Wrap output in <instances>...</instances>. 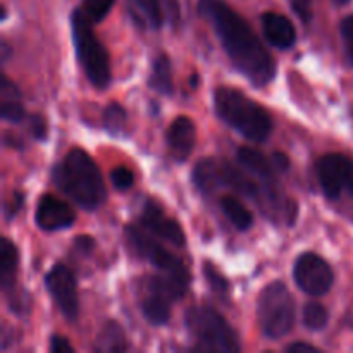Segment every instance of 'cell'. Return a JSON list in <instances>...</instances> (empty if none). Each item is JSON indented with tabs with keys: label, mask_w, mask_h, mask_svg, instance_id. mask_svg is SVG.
I'll use <instances>...</instances> for the list:
<instances>
[{
	"label": "cell",
	"mask_w": 353,
	"mask_h": 353,
	"mask_svg": "<svg viewBox=\"0 0 353 353\" xmlns=\"http://www.w3.org/2000/svg\"><path fill=\"white\" fill-rule=\"evenodd\" d=\"M199 12L212 26L240 74L254 86H265L276 78L278 65L250 24L224 0H199Z\"/></svg>",
	"instance_id": "obj_1"
},
{
	"label": "cell",
	"mask_w": 353,
	"mask_h": 353,
	"mask_svg": "<svg viewBox=\"0 0 353 353\" xmlns=\"http://www.w3.org/2000/svg\"><path fill=\"white\" fill-rule=\"evenodd\" d=\"M52 179L64 195L85 210H97L107 199L105 183L99 165L83 148H71L54 165Z\"/></svg>",
	"instance_id": "obj_2"
},
{
	"label": "cell",
	"mask_w": 353,
	"mask_h": 353,
	"mask_svg": "<svg viewBox=\"0 0 353 353\" xmlns=\"http://www.w3.org/2000/svg\"><path fill=\"white\" fill-rule=\"evenodd\" d=\"M214 109L223 123L254 143H264L274 130L269 110L236 88H217L214 92Z\"/></svg>",
	"instance_id": "obj_3"
},
{
	"label": "cell",
	"mask_w": 353,
	"mask_h": 353,
	"mask_svg": "<svg viewBox=\"0 0 353 353\" xmlns=\"http://www.w3.org/2000/svg\"><path fill=\"white\" fill-rule=\"evenodd\" d=\"M193 185L196 190L205 195H212L217 190H233L241 196L252 200H265L268 203L276 205L279 202V195L269 192L264 183L252 176L247 169H238L228 161L217 159H202L196 162L192 172Z\"/></svg>",
	"instance_id": "obj_4"
},
{
	"label": "cell",
	"mask_w": 353,
	"mask_h": 353,
	"mask_svg": "<svg viewBox=\"0 0 353 353\" xmlns=\"http://www.w3.org/2000/svg\"><path fill=\"white\" fill-rule=\"evenodd\" d=\"M71 23V37L74 45L76 57L85 71L86 78L95 88L105 90L110 85V57L107 48L95 34L92 21L83 9H74L69 17Z\"/></svg>",
	"instance_id": "obj_5"
},
{
	"label": "cell",
	"mask_w": 353,
	"mask_h": 353,
	"mask_svg": "<svg viewBox=\"0 0 353 353\" xmlns=\"http://www.w3.org/2000/svg\"><path fill=\"white\" fill-rule=\"evenodd\" d=\"M185 324L196 348L205 352H240V341L223 314L210 305H195L186 312Z\"/></svg>",
	"instance_id": "obj_6"
},
{
	"label": "cell",
	"mask_w": 353,
	"mask_h": 353,
	"mask_svg": "<svg viewBox=\"0 0 353 353\" xmlns=\"http://www.w3.org/2000/svg\"><path fill=\"white\" fill-rule=\"evenodd\" d=\"M295 299L285 283L272 281L261 292L257 300V319L262 334L269 340H279L293 330Z\"/></svg>",
	"instance_id": "obj_7"
},
{
	"label": "cell",
	"mask_w": 353,
	"mask_h": 353,
	"mask_svg": "<svg viewBox=\"0 0 353 353\" xmlns=\"http://www.w3.org/2000/svg\"><path fill=\"white\" fill-rule=\"evenodd\" d=\"M317 179L324 195L340 200L343 193L353 196V159L345 154H327L316 164Z\"/></svg>",
	"instance_id": "obj_8"
},
{
	"label": "cell",
	"mask_w": 353,
	"mask_h": 353,
	"mask_svg": "<svg viewBox=\"0 0 353 353\" xmlns=\"http://www.w3.org/2000/svg\"><path fill=\"white\" fill-rule=\"evenodd\" d=\"M293 279L303 293L310 296H323L333 288V268L321 255L305 252L299 255L293 265Z\"/></svg>",
	"instance_id": "obj_9"
},
{
	"label": "cell",
	"mask_w": 353,
	"mask_h": 353,
	"mask_svg": "<svg viewBox=\"0 0 353 353\" xmlns=\"http://www.w3.org/2000/svg\"><path fill=\"white\" fill-rule=\"evenodd\" d=\"M45 288L62 316L68 321H76L79 316V295L76 276L68 265L55 264L45 276Z\"/></svg>",
	"instance_id": "obj_10"
},
{
	"label": "cell",
	"mask_w": 353,
	"mask_h": 353,
	"mask_svg": "<svg viewBox=\"0 0 353 353\" xmlns=\"http://www.w3.org/2000/svg\"><path fill=\"white\" fill-rule=\"evenodd\" d=\"M126 238L128 241H130L131 247H133V250L137 252L141 259L150 262L154 268L168 272L186 271V269H188L183 264L181 259L172 255L168 248H164L161 243H157V241L148 234V231L145 233L141 228L131 226L130 224V226H126Z\"/></svg>",
	"instance_id": "obj_11"
},
{
	"label": "cell",
	"mask_w": 353,
	"mask_h": 353,
	"mask_svg": "<svg viewBox=\"0 0 353 353\" xmlns=\"http://www.w3.org/2000/svg\"><path fill=\"white\" fill-rule=\"evenodd\" d=\"M140 224L145 231L155 234L161 240L169 241L176 247H185L186 234L183 231L181 224L165 216L164 209L154 200H148L145 203L143 210L140 214Z\"/></svg>",
	"instance_id": "obj_12"
},
{
	"label": "cell",
	"mask_w": 353,
	"mask_h": 353,
	"mask_svg": "<svg viewBox=\"0 0 353 353\" xmlns=\"http://www.w3.org/2000/svg\"><path fill=\"white\" fill-rule=\"evenodd\" d=\"M34 223L41 231H62L74 224V210L52 195L40 196L34 209Z\"/></svg>",
	"instance_id": "obj_13"
},
{
	"label": "cell",
	"mask_w": 353,
	"mask_h": 353,
	"mask_svg": "<svg viewBox=\"0 0 353 353\" xmlns=\"http://www.w3.org/2000/svg\"><path fill=\"white\" fill-rule=\"evenodd\" d=\"M165 141L176 162H185L192 155L196 143V128L190 117L179 116L169 126Z\"/></svg>",
	"instance_id": "obj_14"
},
{
	"label": "cell",
	"mask_w": 353,
	"mask_h": 353,
	"mask_svg": "<svg viewBox=\"0 0 353 353\" xmlns=\"http://www.w3.org/2000/svg\"><path fill=\"white\" fill-rule=\"evenodd\" d=\"M261 23L262 33L272 47L279 48V50H290L295 45V24L286 16L278 12H264L261 16Z\"/></svg>",
	"instance_id": "obj_15"
},
{
	"label": "cell",
	"mask_w": 353,
	"mask_h": 353,
	"mask_svg": "<svg viewBox=\"0 0 353 353\" xmlns=\"http://www.w3.org/2000/svg\"><path fill=\"white\" fill-rule=\"evenodd\" d=\"M236 155L241 168H245L252 176H255L259 181L264 183V185L268 186L269 192L279 195L278 190H276L278 188V186H276V174H278V169L274 168L272 161H268L261 152L250 147L240 148Z\"/></svg>",
	"instance_id": "obj_16"
},
{
	"label": "cell",
	"mask_w": 353,
	"mask_h": 353,
	"mask_svg": "<svg viewBox=\"0 0 353 353\" xmlns=\"http://www.w3.org/2000/svg\"><path fill=\"white\" fill-rule=\"evenodd\" d=\"M0 116L3 121L12 124L23 123L26 119V110H24L19 88L6 74L0 78Z\"/></svg>",
	"instance_id": "obj_17"
},
{
	"label": "cell",
	"mask_w": 353,
	"mask_h": 353,
	"mask_svg": "<svg viewBox=\"0 0 353 353\" xmlns=\"http://www.w3.org/2000/svg\"><path fill=\"white\" fill-rule=\"evenodd\" d=\"M130 14L140 28L161 30L165 23L162 0H128Z\"/></svg>",
	"instance_id": "obj_18"
},
{
	"label": "cell",
	"mask_w": 353,
	"mask_h": 353,
	"mask_svg": "<svg viewBox=\"0 0 353 353\" xmlns=\"http://www.w3.org/2000/svg\"><path fill=\"white\" fill-rule=\"evenodd\" d=\"M17 265H19V250L9 238L0 240V286L3 292L16 288Z\"/></svg>",
	"instance_id": "obj_19"
},
{
	"label": "cell",
	"mask_w": 353,
	"mask_h": 353,
	"mask_svg": "<svg viewBox=\"0 0 353 353\" xmlns=\"http://www.w3.org/2000/svg\"><path fill=\"white\" fill-rule=\"evenodd\" d=\"M171 305L172 302L159 293L147 292L141 300V314L152 326H164L171 319Z\"/></svg>",
	"instance_id": "obj_20"
},
{
	"label": "cell",
	"mask_w": 353,
	"mask_h": 353,
	"mask_svg": "<svg viewBox=\"0 0 353 353\" xmlns=\"http://www.w3.org/2000/svg\"><path fill=\"white\" fill-rule=\"evenodd\" d=\"M148 85L161 95H172L174 93V81H172V65L168 54H159L152 62V72Z\"/></svg>",
	"instance_id": "obj_21"
},
{
	"label": "cell",
	"mask_w": 353,
	"mask_h": 353,
	"mask_svg": "<svg viewBox=\"0 0 353 353\" xmlns=\"http://www.w3.org/2000/svg\"><path fill=\"white\" fill-rule=\"evenodd\" d=\"M221 210L224 212V216L228 217L231 224L236 228L238 231H248L254 226V216L248 210V207L241 202L240 199L233 195H224L219 202Z\"/></svg>",
	"instance_id": "obj_22"
},
{
	"label": "cell",
	"mask_w": 353,
	"mask_h": 353,
	"mask_svg": "<svg viewBox=\"0 0 353 353\" xmlns=\"http://www.w3.org/2000/svg\"><path fill=\"white\" fill-rule=\"evenodd\" d=\"M128 340L124 334L123 327L117 323H107L105 326L100 330L97 334L95 350L100 353H112V352H126L128 350Z\"/></svg>",
	"instance_id": "obj_23"
},
{
	"label": "cell",
	"mask_w": 353,
	"mask_h": 353,
	"mask_svg": "<svg viewBox=\"0 0 353 353\" xmlns=\"http://www.w3.org/2000/svg\"><path fill=\"white\" fill-rule=\"evenodd\" d=\"M302 323L309 331H323L330 323V314L323 303L309 302L303 307Z\"/></svg>",
	"instance_id": "obj_24"
},
{
	"label": "cell",
	"mask_w": 353,
	"mask_h": 353,
	"mask_svg": "<svg viewBox=\"0 0 353 353\" xmlns=\"http://www.w3.org/2000/svg\"><path fill=\"white\" fill-rule=\"evenodd\" d=\"M126 110H124L123 105H119L117 102L109 103L103 110V116H102V123L103 128L112 137H117V134L123 133L124 126H126Z\"/></svg>",
	"instance_id": "obj_25"
},
{
	"label": "cell",
	"mask_w": 353,
	"mask_h": 353,
	"mask_svg": "<svg viewBox=\"0 0 353 353\" xmlns=\"http://www.w3.org/2000/svg\"><path fill=\"white\" fill-rule=\"evenodd\" d=\"M116 0H85L81 9L88 16L92 23H102L107 17V14L112 10Z\"/></svg>",
	"instance_id": "obj_26"
},
{
	"label": "cell",
	"mask_w": 353,
	"mask_h": 353,
	"mask_svg": "<svg viewBox=\"0 0 353 353\" xmlns=\"http://www.w3.org/2000/svg\"><path fill=\"white\" fill-rule=\"evenodd\" d=\"M203 274H205L207 283L210 285V290H212L214 293H217L219 296H224V299H226L228 293H230V283H228V279L214 268V264L203 262Z\"/></svg>",
	"instance_id": "obj_27"
},
{
	"label": "cell",
	"mask_w": 353,
	"mask_h": 353,
	"mask_svg": "<svg viewBox=\"0 0 353 353\" xmlns=\"http://www.w3.org/2000/svg\"><path fill=\"white\" fill-rule=\"evenodd\" d=\"M341 41H343L345 55H347L348 64L353 65V14L345 17L340 23Z\"/></svg>",
	"instance_id": "obj_28"
},
{
	"label": "cell",
	"mask_w": 353,
	"mask_h": 353,
	"mask_svg": "<svg viewBox=\"0 0 353 353\" xmlns=\"http://www.w3.org/2000/svg\"><path fill=\"white\" fill-rule=\"evenodd\" d=\"M110 181H112L114 188L116 190H119V192H126V190H130L131 186H133L134 174L130 171V169L124 168V165H119V168L112 169V172H110Z\"/></svg>",
	"instance_id": "obj_29"
},
{
	"label": "cell",
	"mask_w": 353,
	"mask_h": 353,
	"mask_svg": "<svg viewBox=\"0 0 353 353\" xmlns=\"http://www.w3.org/2000/svg\"><path fill=\"white\" fill-rule=\"evenodd\" d=\"M290 6H292L293 12L300 17V21H303L305 24H309L312 21V2L314 0H288Z\"/></svg>",
	"instance_id": "obj_30"
},
{
	"label": "cell",
	"mask_w": 353,
	"mask_h": 353,
	"mask_svg": "<svg viewBox=\"0 0 353 353\" xmlns=\"http://www.w3.org/2000/svg\"><path fill=\"white\" fill-rule=\"evenodd\" d=\"M28 123H30V131L33 134L34 140H45L48 133L47 121L40 114H33V116L28 117Z\"/></svg>",
	"instance_id": "obj_31"
},
{
	"label": "cell",
	"mask_w": 353,
	"mask_h": 353,
	"mask_svg": "<svg viewBox=\"0 0 353 353\" xmlns=\"http://www.w3.org/2000/svg\"><path fill=\"white\" fill-rule=\"evenodd\" d=\"M24 203V193L23 192H12L10 199L3 203V214H6V219L10 221L12 217H16V214L19 212V209Z\"/></svg>",
	"instance_id": "obj_32"
},
{
	"label": "cell",
	"mask_w": 353,
	"mask_h": 353,
	"mask_svg": "<svg viewBox=\"0 0 353 353\" xmlns=\"http://www.w3.org/2000/svg\"><path fill=\"white\" fill-rule=\"evenodd\" d=\"M50 352L52 353H72L74 352V348H72V345L69 343V340H65L64 336H59V334H55V336H52V340H50Z\"/></svg>",
	"instance_id": "obj_33"
},
{
	"label": "cell",
	"mask_w": 353,
	"mask_h": 353,
	"mask_svg": "<svg viewBox=\"0 0 353 353\" xmlns=\"http://www.w3.org/2000/svg\"><path fill=\"white\" fill-rule=\"evenodd\" d=\"M162 2H164V6L162 7H165V10H164L165 19H168L171 24L178 23V19H179L178 2H176V0H162Z\"/></svg>",
	"instance_id": "obj_34"
},
{
	"label": "cell",
	"mask_w": 353,
	"mask_h": 353,
	"mask_svg": "<svg viewBox=\"0 0 353 353\" xmlns=\"http://www.w3.org/2000/svg\"><path fill=\"white\" fill-rule=\"evenodd\" d=\"M74 247L78 248L81 254H92V252L95 250V240H93L92 236H86V234H83V236L76 238Z\"/></svg>",
	"instance_id": "obj_35"
},
{
	"label": "cell",
	"mask_w": 353,
	"mask_h": 353,
	"mask_svg": "<svg viewBox=\"0 0 353 353\" xmlns=\"http://www.w3.org/2000/svg\"><path fill=\"white\" fill-rule=\"evenodd\" d=\"M271 161H272V164H274V168L278 169V172L288 171L290 159L286 157V155L283 154V152H274V154L271 155Z\"/></svg>",
	"instance_id": "obj_36"
},
{
	"label": "cell",
	"mask_w": 353,
	"mask_h": 353,
	"mask_svg": "<svg viewBox=\"0 0 353 353\" xmlns=\"http://www.w3.org/2000/svg\"><path fill=\"white\" fill-rule=\"evenodd\" d=\"M286 352L290 353H296V352H319V348L314 347L310 343H303V341H295V343L288 345L286 347Z\"/></svg>",
	"instance_id": "obj_37"
},
{
	"label": "cell",
	"mask_w": 353,
	"mask_h": 353,
	"mask_svg": "<svg viewBox=\"0 0 353 353\" xmlns=\"http://www.w3.org/2000/svg\"><path fill=\"white\" fill-rule=\"evenodd\" d=\"M334 3L336 6H347V3H350V0H334Z\"/></svg>",
	"instance_id": "obj_38"
}]
</instances>
